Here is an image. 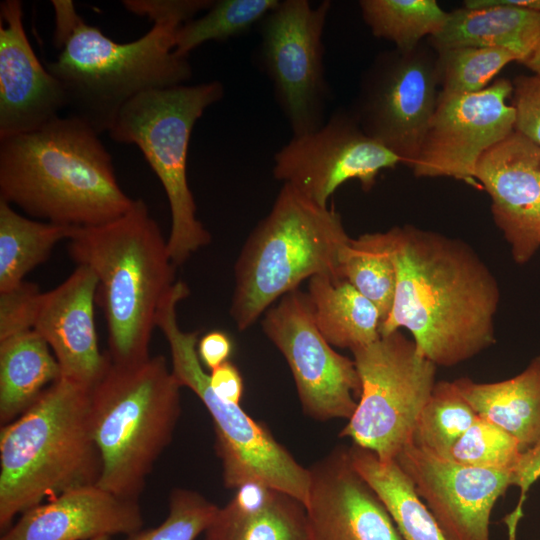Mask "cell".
I'll list each match as a JSON object with an SVG mask.
<instances>
[{
  "label": "cell",
  "instance_id": "1",
  "mask_svg": "<svg viewBox=\"0 0 540 540\" xmlns=\"http://www.w3.org/2000/svg\"><path fill=\"white\" fill-rule=\"evenodd\" d=\"M396 268L380 336L407 329L437 367L465 362L496 342V277L465 241L413 225L387 230Z\"/></svg>",
  "mask_w": 540,
  "mask_h": 540
},
{
  "label": "cell",
  "instance_id": "2",
  "mask_svg": "<svg viewBox=\"0 0 540 540\" xmlns=\"http://www.w3.org/2000/svg\"><path fill=\"white\" fill-rule=\"evenodd\" d=\"M99 136L69 114L0 139V199L46 222L74 227L122 216L134 199L118 184Z\"/></svg>",
  "mask_w": 540,
  "mask_h": 540
},
{
  "label": "cell",
  "instance_id": "3",
  "mask_svg": "<svg viewBox=\"0 0 540 540\" xmlns=\"http://www.w3.org/2000/svg\"><path fill=\"white\" fill-rule=\"evenodd\" d=\"M68 251L97 277L96 302L104 312L111 362L149 358L158 309L177 281L167 240L146 203L134 199L112 221L76 227Z\"/></svg>",
  "mask_w": 540,
  "mask_h": 540
},
{
  "label": "cell",
  "instance_id": "4",
  "mask_svg": "<svg viewBox=\"0 0 540 540\" xmlns=\"http://www.w3.org/2000/svg\"><path fill=\"white\" fill-rule=\"evenodd\" d=\"M101 457L90 390L60 378L0 429V530L17 515L72 488L97 484Z\"/></svg>",
  "mask_w": 540,
  "mask_h": 540
},
{
  "label": "cell",
  "instance_id": "5",
  "mask_svg": "<svg viewBox=\"0 0 540 540\" xmlns=\"http://www.w3.org/2000/svg\"><path fill=\"white\" fill-rule=\"evenodd\" d=\"M181 385L167 359L111 362L90 390V420L102 469L97 485L139 500L181 416Z\"/></svg>",
  "mask_w": 540,
  "mask_h": 540
},
{
  "label": "cell",
  "instance_id": "6",
  "mask_svg": "<svg viewBox=\"0 0 540 540\" xmlns=\"http://www.w3.org/2000/svg\"><path fill=\"white\" fill-rule=\"evenodd\" d=\"M351 238L340 215L288 184L246 240L234 267L230 315L240 330L316 275L343 279L341 256Z\"/></svg>",
  "mask_w": 540,
  "mask_h": 540
},
{
  "label": "cell",
  "instance_id": "7",
  "mask_svg": "<svg viewBox=\"0 0 540 540\" xmlns=\"http://www.w3.org/2000/svg\"><path fill=\"white\" fill-rule=\"evenodd\" d=\"M180 26L154 22L141 38L117 43L79 17L57 59L46 65L64 88L70 115L100 135L138 94L188 81L192 75L188 57L175 53Z\"/></svg>",
  "mask_w": 540,
  "mask_h": 540
},
{
  "label": "cell",
  "instance_id": "8",
  "mask_svg": "<svg viewBox=\"0 0 540 540\" xmlns=\"http://www.w3.org/2000/svg\"><path fill=\"white\" fill-rule=\"evenodd\" d=\"M190 294L177 281L161 303L156 327L165 336L172 360V372L181 387L189 388L208 410L215 431V450L221 462L226 488L261 484L291 495L306 504L309 468L302 466L280 444L270 430L249 416L240 406L219 398L210 386L197 353L198 332L185 331L178 324L176 308Z\"/></svg>",
  "mask_w": 540,
  "mask_h": 540
},
{
  "label": "cell",
  "instance_id": "9",
  "mask_svg": "<svg viewBox=\"0 0 540 540\" xmlns=\"http://www.w3.org/2000/svg\"><path fill=\"white\" fill-rule=\"evenodd\" d=\"M223 94L219 81L145 91L121 108L108 131L115 142L135 144L160 180L170 206L167 245L176 266L211 241L196 216L187 155L194 125Z\"/></svg>",
  "mask_w": 540,
  "mask_h": 540
},
{
  "label": "cell",
  "instance_id": "10",
  "mask_svg": "<svg viewBox=\"0 0 540 540\" xmlns=\"http://www.w3.org/2000/svg\"><path fill=\"white\" fill-rule=\"evenodd\" d=\"M361 382L357 408L341 430L382 463L413 443L416 423L436 384L437 366L400 330L352 351Z\"/></svg>",
  "mask_w": 540,
  "mask_h": 540
},
{
  "label": "cell",
  "instance_id": "11",
  "mask_svg": "<svg viewBox=\"0 0 540 540\" xmlns=\"http://www.w3.org/2000/svg\"><path fill=\"white\" fill-rule=\"evenodd\" d=\"M436 52L421 43L380 53L362 77L351 110L362 130L412 168L440 90Z\"/></svg>",
  "mask_w": 540,
  "mask_h": 540
},
{
  "label": "cell",
  "instance_id": "12",
  "mask_svg": "<svg viewBox=\"0 0 540 540\" xmlns=\"http://www.w3.org/2000/svg\"><path fill=\"white\" fill-rule=\"evenodd\" d=\"M331 2L284 0L260 22V59L293 136L324 121L327 83L322 37Z\"/></svg>",
  "mask_w": 540,
  "mask_h": 540
},
{
  "label": "cell",
  "instance_id": "13",
  "mask_svg": "<svg viewBox=\"0 0 540 540\" xmlns=\"http://www.w3.org/2000/svg\"><path fill=\"white\" fill-rule=\"evenodd\" d=\"M262 327L288 363L303 411L319 421L349 420L361 393L355 362L323 337L307 295L285 294L265 312Z\"/></svg>",
  "mask_w": 540,
  "mask_h": 540
},
{
  "label": "cell",
  "instance_id": "14",
  "mask_svg": "<svg viewBox=\"0 0 540 540\" xmlns=\"http://www.w3.org/2000/svg\"><path fill=\"white\" fill-rule=\"evenodd\" d=\"M401 160L368 136L350 111L338 110L318 129L293 136L275 155L272 173L321 206L345 182L370 190L378 174Z\"/></svg>",
  "mask_w": 540,
  "mask_h": 540
},
{
  "label": "cell",
  "instance_id": "15",
  "mask_svg": "<svg viewBox=\"0 0 540 540\" xmlns=\"http://www.w3.org/2000/svg\"><path fill=\"white\" fill-rule=\"evenodd\" d=\"M512 93L513 84L506 78L477 93H439L413 174L451 177L478 187L474 174L479 159L515 131V109L507 102Z\"/></svg>",
  "mask_w": 540,
  "mask_h": 540
},
{
  "label": "cell",
  "instance_id": "16",
  "mask_svg": "<svg viewBox=\"0 0 540 540\" xmlns=\"http://www.w3.org/2000/svg\"><path fill=\"white\" fill-rule=\"evenodd\" d=\"M395 461L446 540H491V513L511 486L510 472L461 465L414 443Z\"/></svg>",
  "mask_w": 540,
  "mask_h": 540
},
{
  "label": "cell",
  "instance_id": "17",
  "mask_svg": "<svg viewBox=\"0 0 540 540\" xmlns=\"http://www.w3.org/2000/svg\"><path fill=\"white\" fill-rule=\"evenodd\" d=\"M305 540H404L385 505L339 446L309 467Z\"/></svg>",
  "mask_w": 540,
  "mask_h": 540
},
{
  "label": "cell",
  "instance_id": "18",
  "mask_svg": "<svg viewBox=\"0 0 540 540\" xmlns=\"http://www.w3.org/2000/svg\"><path fill=\"white\" fill-rule=\"evenodd\" d=\"M474 177L514 261L528 262L540 248V146L515 130L482 155Z\"/></svg>",
  "mask_w": 540,
  "mask_h": 540
},
{
  "label": "cell",
  "instance_id": "19",
  "mask_svg": "<svg viewBox=\"0 0 540 540\" xmlns=\"http://www.w3.org/2000/svg\"><path fill=\"white\" fill-rule=\"evenodd\" d=\"M97 285L94 272L77 265L64 282L41 293L32 328L52 350L61 378L88 390L111 364L109 355L98 345L94 318Z\"/></svg>",
  "mask_w": 540,
  "mask_h": 540
},
{
  "label": "cell",
  "instance_id": "20",
  "mask_svg": "<svg viewBox=\"0 0 540 540\" xmlns=\"http://www.w3.org/2000/svg\"><path fill=\"white\" fill-rule=\"evenodd\" d=\"M67 108L60 81L38 60L23 26L22 2L0 4V139L34 131Z\"/></svg>",
  "mask_w": 540,
  "mask_h": 540
},
{
  "label": "cell",
  "instance_id": "21",
  "mask_svg": "<svg viewBox=\"0 0 540 540\" xmlns=\"http://www.w3.org/2000/svg\"><path fill=\"white\" fill-rule=\"evenodd\" d=\"M139 500L97 484L67 490L20 515L0 540H92L143 529Z\"/></svg>",
  "mask_w": 540,
  "mask_h": 540
},
{
  "label": "cell",
  "instance_id": "22",
  "mask_svg": "<svg viewBox=\"0 0 540 540\" xmlns=\"http://www.w3.org/2000/svg\"><path fill=\"white\" fill-rule=\"evenodd\" d=\"M435 52L457 47L502 48L524 63L540 46V13L506 0H466L448 12L443 29L429 37Z\"/></svg>",
  "mask_w": 540,
  "mask_h": 540
},
{
  "label": "cell",
  "instance_id": "23",
  "mask_svg": "<svg viewBox=\"0 0 540 540\" xmlns=\"http://www.w3.org/2000/svg\"><path fill=\"white\" fill-rule=\"evenodd\" d=\"M204 536L205 540H305V507L282 491L246 484L219 507Z\"/></svg>",
  "mask_w": 540,
  "mask_h": 540
},
{
  "label": "cell",
  "instance_id": "24",
  "mask_svg": "<svg viewBox=\"0 0 540 540\" xmlns=\"http://www.w3.org/2000/svg\"><path fill=\"white\" fill-rule=\"evenodd\" d=\"M453 382L475 413L516 438L523 452L540 440V355L503 381L462 377Z\"/></svg>",
  "mask_w": 540,
  "mask_h": 540
},
{
  "label": "cell",
  "instance_id": "25",
  "mask_svg": "<svg viewBox=\"0 0 540 540\" xmlns=\"http://www.w3.org/2000/svg\"><path fill=\"white\" fill-rule=\"evenodd\" d=\"M306 295L317 328L332 346L352 352L380 338L378 309L347 280L316 275Z\"/></svg>",
  "mask_w": 540,
  "mask_h": 540
},
{
  "label": "cell",
  "instance_id": "26",
  "mask_svg": "<svg viewBox=\"0 0 540 540\" xmlns=\"http://www.w3.org/2000/svg\"><path fill=\"white\" fill-rule=\"evenodd\" d=\"M60 378L52 350L35 330L0 340L1 426L23 414Z\"/></svg>",
  "mask_w": 540,
  "mask_h": 540
},
{
  "label": "cell",
  "instance_id": "27",
  "mask_svg": "<svg viewBox=\"0 0 540 540\" xmlns=\"http://www.w3.org/2000/svg\"><path fill=\"white\" fill-rule=\"evenodd\" d=\"M348 452L353 466L377 493L404 540H446L396 461L382 463L373 452L354 444Z\"/></svg>",
  "mask_w": 540,
  "mask_h": 540
},
{
  "label": "cell",
  "instance_id": "28",
  "mask_svg": "<svg viewBox=\"0 0 540 540\" xmlns=\"http://www.w3.org/2000/svg\"><path fill=\"white\" fill-rule=\"evenodd\" d=\"M75 228L31 220L0 199V292L25 281L30 271L49 258L57 243L71 238Z\"/></svg>",
  "mask_w": 540,
  "mask_h": 540
},
{
  "label": "cell",
  "instance_id": "29",
  "mask_svg": "<svg viewBox=\"0 0 540 540\" xmlns=\"http://www.w3.org/2000/svg\"><path fill=\"white\" fill-rule=\"evenodd\" d=\"M340 274L376 306L381 323L385 321L393 306L397 283L387 231L351 238L341 256Z\"/></svg>",
  "mask_w": 540,
  "mask_h": 540
},
{
  "label": "cell",
  "instance_id": "30",
  "mask_svg": "<svg viewBox=\"0 0 540 540\" xmlns=\"http://www.w3.org/2000/svg\"><path fill=\"white\" fill-rule=\"evenodd\" d=\"M359 7L371 33L401 51L413 50L424 37L439 33L448 16L435 0H361Z\"/></svg>",
  "mask_w": 540,
  "mask_h": 540
},
{
  "label": "cell",
  "instance_id": "31",
  "mask_svg": "<svg viewBox=\"0 0 540 540\" xmlns=\"http://www.w3.org/2000/svg\"><path fill=\"white\" fill-rule=\"evenodd\" d=\"M453 381L436 382L419 414L413 443L442 458H449L455 443L477 418Z\"/></svg>",
  "mask_w": 540,
  "mask_h": 540
},
{
  "label": "cell",
  "instance_id": "32",
  "mask_svg": "<svg viewBox=\"0 0 540 540\" xmlns=\"http://www.w3.org/2000/svg\"><path fill=\"white\" fill-rule=\"evenodd\" d=\"M279 0H217L201 17L181 25L175 36V53L188 57L204 42L237 37L260 23Z\"/></svg>",
  "mask_w": 540,
  "mask_h": 540
},
{
  "label": "cell",
  "instance_id": "33",
  "mask_svg": "<svg viewBox=\"0 0 540 540\" xmlns=\"http://www.w3.org/2000/svg\"><path fill=\"white\" fill-rule=\"evenodd\" d=\"M515 61L518 62L517 56L502 48L457 47L436 52L440 93L480 92L506 65Z\"/></svg>",
  "mask_w": 540,
  "mask_h": 540
},
{
  "label": "cell",
  "instance_id": "34",
  "mask_svg": "<svg viewBox=\"0 0 540 540\" xmlns=\"http://www.w3.org/2000/svg\"><path fill=\"white\" fill-rule=\"evenodd\" d=\"M523 451L512 435L477 416L450 451V460L469 467L512 471Z\"/></svg>",
  "mask_w": 540,
  "mask_h": 540
},
{
  "label": "cell",
  "instance_id": "35",
  "mask_svg": "<svg viewBox=\"0 0 540 540\" xmlns=\"http://www.w3.org/2000/svg\"><path fill=\"white\" fill-rule=\"evenodd\" d=\"M218 509L195 490L174 488L169 495L166 519L156 527L126 536L125 540H196L204 534Z\"/></svg>",
  "mask_w": 540,
  "mask_h": 540
},
{
  "label": "cell",
  "instance_id": "36",
  "mask_svg": "<svg viewBox=\"0 0 540 540\" xmlns=\"http://www.w3.org/2000/svg\"><path fill=\"white\" fill-rule=\"evenodd\" d=\"M41 293L37 284L28 281L0 292V340L32 330Z\"/></svg>",
  "mask_w": 540,
  "mask_h": 540
},
{
  "label": "cell",
  "instance_id": "37",
  "mask_svg": "<svg viewBox=\"0 0 540 540\" xmlns=\"http://www.w3.org/2000/svg\"><path fill=\"white\" fill-rule=\"evenodd\" d=\"M512 84L515 130L540 146V76L521 75Z\"/></svg>",
  "mask_w": 540,
  "mask_h": 540
},
{
  "label": "cell",
  "instance_id": "38",
  "mask_svg": "<svg viewBox=\"0 0 540 540\" xmlns=\"http://www.w3.org/2000/svg\"><path fill=\"white\" fill-rule=\"evenodd\" d=\"M123 6L133 14L147 16L153 22H175L183 25L200 11L208 10L214 0H124Z\"/></svg>",
  "mask_w": 540,
  "mask_h": 540
},
{
  "label": "cell",
  "instance_id": "39",
  "mask_svg": "<svg viewBox=\"0 0 540 540\" xmlns=\"http://www.w3.org/2000/svg\"><path fill=\"white\" fill-rule=\"evenodd\" d=\"M540 478V440L524 451L511 473V486L519 488V500L515 509L504 518L508 527V540H516L517 525L523 515V505L531 486Z\"/></svg>",
  "mask_w": 540,
  "mask_h": 540
},
{
  "label": "cell",
  "instance_id": "40",
  "mask_svg": "<svg viewBox=\"0 0 540 540\" xmlns=\"http://www.w3.org/2000/svg\"><path fill=\"white\" fill-rule=\"evenodd\" d=\"M210 386L221 399L239 404L243 394V379L238 368L229 360L212 369Z\"/></svg>",
  "mask_w": 540,
  "mask_h": 540
},
{
  "label": "cell",
  "instance_id": "41",
  "mask_svg": "<svg viewBox=\"0 0 540 540\" xmlns=\"http://www.w3.org/2000/svg\"><path fill=\"white\" fill-rule=\"evenodd\" d=\"M231 352L232 342L222 331H211L198 341L199 359L210 370L228 361Z\"/></svg>",
  "mask_w": 540,
  "mask_h": 540
},
{
  "label": "cell",
  "instance_id": "42",
  "mask_svg": "<svg viewBox=\"0 0 540 540\" xmlns=\"http://www.w3.org/2000/svg\"><path fill=\"white\" fill-rule=\"evenodd\" d=\"M533 74L540 76V46L535 52L523 63Z\"/></svg>",
  "mask_w": 540,
  "mask_h": 540
},
{
  "label": "cell",
  "instance_id": "43",
  "mask_svg": "<svg viewBox=\"0 0 540 540\" xmlns=\"http://www.w3.org/2000/svg\"><path fill=\"white\" fill-rule=\"evenodd\" d=\"M509 4L540 13V0H506Z\"/></svg>",
  "mask_w": 540,
  "mask_h": 540
},
{
  "label": "cell",
  "instance_id": "44",
  "mask_svg": "<svg viewBox=\"0 0 540 540\" xmlns=\"http://www.w3.org/2000/svg\"><path fill=\"white\" fill-rule=\"evenodd\" d=\"M92 540H110V537H99Z\"/></svg>",
  "mask_w": 540,
  "mask_h": 540
}]
</instances>
